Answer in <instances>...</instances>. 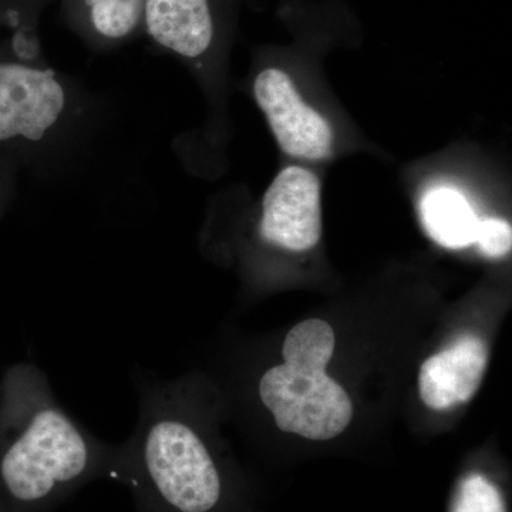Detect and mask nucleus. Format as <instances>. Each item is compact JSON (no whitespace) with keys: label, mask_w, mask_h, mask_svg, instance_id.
Instances as JSON below:
<instances>
[{"label":"nucleus","mask_w":512,"mask_h":512,"mask_svg":"<svg viewBox=\"0 0 512 512\" xmlns=\"http://www.w3.org/2000/svg\"><path fill=\"white\" fill-rule=\"evenodd\" d=\"M146 0H66L70 16L103 43L123 42L143 28Z\"/></svg>","instance_id":"10"},{"label":"nucleus","mask_w":512,"mask_h":512,"mask_svg":"<svg viewBox=\"0 0 512 512\" xmlns=\"http://www.w3.org/2000/svg\"><path fill=\"white\" fill-rule=\"evenodd\" d=\"M136 429L117 444L109 476L126 485L137 512H215L224 477L188 410L185 387L138 377Z\"/></svg>","instance_id":"2"},{"label":"nucleus","mask_w":512,"mask_h":512,"mask_svg":"<svg viewBox=\"0 0 512 512\" xmlns=\"http://www.w3.org/2000/svg\"><path fill=\"white\" fill-rule=\"evenodd\" d=\"M421 221L429 237L441 247L461 249L476 242L480 220L464 195L451 188H436L424 195Z\"/></svg>","instance_id":"9"},{"label":"nucleus","mask_w":512,"mask_h":512,"mask_svg":"<svg viewBox=\"0 0 512 512\" xmlns=\"http://www.w3.org/2000/svg\"><path fill=\"white\" fill-rule=\"evenodd\" d=\"M488 350L478 336H463L450 348L431 356L419 375L421 400L430 409L446 410L473 399L483 382Z\"/></svg>","instance_id":"7"},{"label":"nucleus","mask_w":512,"mask_h":512,"mask_svg":"<svg viewBox=\"0 0 512 512\" xmlns=\"http://www.w3.org/2000/svg\"><path fill=\"white\" fill-rule=\"evenodd\" d=\"M476 242L481 254L488 258H503L510 254L512 228L508 221L487 218L478 225Z\"/></svg>","instance_id":"12"},{"label":"nucleus","mask_w":512,"mask_h":512,"mask_svg":"<svg viewBox=\"0 0 512 512\" xmlns=\"http://www.w3.org/2000/svg\"><path fill=\"white\" fill-rule=\"evenodd\" d=\"M259 235L268 244L293 252L309 251L322 237L320 183L302 167H288L268 188Z\"/></svg>","instance_id":"5"},{"label":"nucleus","mask_w":512,"mask_h":512,"mask_svg":"<svg viewBox=\"0 0 512 512\" xmlns=\"http://www.w3.org/2000/svg\"><path fill=\"white\" fill-rule=\"evenodd\" d=\"M9 187V165L5 160H0V211L6 201V192Z\"/></svg>","instance_id":"13"},{"label":"nucleus","mask_w":512,"mask_h":512,"mask_svg":"<svg viewBox=\"0 0 512 512\" xmlns=\"http://www.w3.org/2000/svg\"><path fill=\"white\" fill-rule=\"evenodd\" d=\"M451 512H507L500 491L487 478L471 474L458 488Z\"/></svg>","instance_id":"11"},{"label":"nucleus","mask_w":512,"mask_h":512,"mask_svg":"<svg viewBox=\"0 0 512 512\" xmlns=\"http://www.w3.org/2000/svg\"><path fill=\"white\" fill-rule=\"evenodd\" d=\"M335 343L332 326L322 319L303 320L289 330L284 365L266 370L258 384L259 399L279 430L325 441L349 426L352 400L326 373Z\"/></svg>","instance_id":"3"},{"label":"nucleus","mask_w":512,"mask_h":512,"mask_svg":"<svg viewBox=\"0 0 512 512\" xmlns=\"http://www.w3.org/2000/svg\"><path fill=\"white\" fill-rule=\"evenodd\" d=\"M143 28L158 46L185 59L204 56L217 35L211 0H146Z\"/></svg>","instance_id":"8"},{"label":"nucleus","mask_w":512,"mask_h":512,"mask_svg":"<svg viewBox=\"0 0 512 512\" xmlns=\"http://www.w3.org/2000/svg\"><path fill=\"white\" fill-rule=\"evenodd\" d=\"M116 444L97 439L57 402L32 362L0 379V512H52L109 476Z\"/></svg>","instance_id":"1"},{"label":"nucleus","mask_w":512,"mask_h":512,"mask_svg":"<svg viewBox=\"0 0 512 512\" xmlns=\"http://www.w3.org/2000/svg\"><path fill=\"white\" fill-rule=\"evenodd\" d=\"M254 94L286 154L305 160H325L330 156L332 128L302 100L284 70H262L256 76Z\"/></svg>","instance_id":"6"},{"label":"nucleus","mask_w":512,"mask_h":512,"mask_svg":"<svg viewBox=\"0 0 512 512\" xmlns=\"http://www.w3.org/2000/svg\"><path fill=\"white\" fill-rule=\"evenodd\" d=\"M43 0H0V153L39 143L66 109L52 70L35 63Z\"/></svg>","instance_id":"4"}]
</instances>
